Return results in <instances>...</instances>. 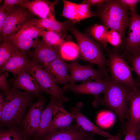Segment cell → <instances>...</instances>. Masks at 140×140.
I'll use <instances>...</instances> for the list:
<instances>
[{"label": "cell", "instance_id": "32", "mask_svg": "<svg viewBox=\"0 0 140 140\" xmlns=\"http://www.w3.org/2000/svg\"><path fill=\"white\" fill-rule=\"evenodd\" d=\"M126 135L123 140H136V137L138 132L136 127L134 125L128 124L125 126Z\"/></svg>", "mask_w": 140, "mask_h": 140}, {"label": "cell", "instance_id": "21", "mask_svg": "<svg viewBox=\"0 0 140 140\" xmlns=\"http://www.w3.org/2000/svg\"><path fill=\"white\" fill-rule=\"evenodd\" d=\"M31 21L34 25L38 28L44 31L46 30L57 32L65 38L68 36L67 31L74 27L75 24L69 20L62 22L50 19L33 18L31 19Z\"/></svg>", "mask_w": 140, "mask_h": 140}, {"label": "cell", "instance_id": "17", "mask_svg": "<svg viewBox=\"0 0 140 140\" xmlns=\"http://www.w3.org/2000/svg\"><path fill=\"white\" fill-rule=\"evenodd\" d=\"M83 106V104L82 103L79 102L75 106L72 107L70 108L76 124L81 129L85 132L96 134L109 138L115 136L100 128L86 117L81 111Z\"/></svg>", "mask_w": 140, "mask_h": 140}, {"label": "cell", "instance_id": "38", "mask_svg": "<svg viewBox=\"0 0 140 140\" xmlns=\"http://www.w3.org/2000/svg\"><path fill=\"white\" fill-rule=\"evenodd\" d=\"M5 104L4 96L3 93H0V116L1 115Z\"/></svg>", "mask_w": 140, "mask_h": 140}, {"label": "cell", "instance_id": "13", "mask_svg": "<svg viewBox=\"0 0 140 140\" xmlns=\"http://www.w3.org/2000/svg\"><path fill=\"white\" fill-rule=\"evenodd\" d=\"M94 134L83 131L76 124L58 129L40 140H95Z\"/></svg>", "mask_w": 140, "mask_h": 140}, {"label": "cell", "instance_id": "14", "mask_svg": "<svg viewBox=\"0 0 140 140\" xmlns=\"http://www.w3.org/2000/svg\"><path fill=\"white\" fill-rule=\"evenodd\" d=\"M64 7L61 16L68 18L74 24L95 15L90 5L85 4H78L66 0H62Z\"/></svg>", "mask_w": 140, "mask_h": 140}, {"label": "cell", "instance_id": "23", "mask_svg": "<svg viewBox=\"0 0 140 140\" xmlns=\"http://www.w3.org/2000/svg\"><path fill=\"white\" fill-rule=\"evenodd\" d=\"M128 107L126 124L132 125L136 127L138 133L140 132V87L133 89L129 99Z\"/></svg>", "mask_w": 140, "mask_h": 140}, {"label": "cell", "instance_id": "9", "mask_svg": "<svg viewBox=\"0 0 140 140\" xmlns=\"http://www.w3.org/2000/svg\"><path fill=\"white\" fill-rule=\"evenodd\" d=\"M67 66L71 74L69 82L71 85H75L78 81L101 80L108 75L106 69L100 68L95 69L93 67L92 64L91 63L83 65L77 61H75L70 63H67Z\"/></svg>", "mask_w": 140, "mask_h": 140}, {"label": "cell", "instance_id": "18", "mask_svg": "<svg viewBox=\"0 0 140 140\" xmlns=\"http://www.w3.org/2000/svg\"><path fill=\"white\" fill-rule=\"evenodd\" d=\"M9 81L13 88L22 90L38 96L43 92L41 88L36 81L25 71Z\"/></svg>", "mask_w": 140, "mask_h": 140}, {"label": "cell", "instance_id": "37", "mask_svg": "<svg viewBox=\"0 0 140 140\" xmlns=\"http://www.w3.org/2000/svg\"><path fill=\"white\" fill-rule=\"evenodd\" d=\"M106 0H85L83 1L82 3L86 4L90 6L94 5L100 6L104 3Z\"/></svg>", "mask_w": 140, "mask_h": 140}, {"label": "cell", "instance_id": "33", "mask_svg": "<svg viewBox=\"0 0 140 140\" xmlns=\"http://www.w3.org/2000/svg\"><path fill=\"white\" fill-rule=\"evenodd\" d=\"M28 0H4L2 5L5 11H6L15 7L21 6V4L27 1Z\"/></svg>", "mask_w": 140, "mask_h": 140}, {"label": "cell", "instance_id": "29", "mask_svg": "<svg viewBox=\"0 0 140 140\" xmlns=\"http://www.w3.org/2000/svg\"><path fill=\"white\" fill-rule=\"evenodd\" d=\"M18 51L9 43L3 42L0 46V67L4 65Z\"/></svg>", "mask_w": 140, "mask_h": 140}, {"label": "cell", "instance_id": "12", "mask_svg": "<svg viewBox=\"0 0 140 140\" xmlns=\"http://www.w3.org/2000/svg\"><path fill=\"white\" fill-rule=\"evenodd\" d=\"M136 10H131L129 31L125 40V51L129 55L140 52V15Z\"/></svg>", "mask_w": 140, "mask_h": 140}, {"label": "cell", "instance_id": "26", "mask_svg": "<svg viewBox=\"0 0 140 140\" xmlns=\"http://www.w3.org/2000/svg\"><path fill=\"white\" fill-rule=\"evenodd\" d=\"M108 28L104 25L95 24L90 27L88 30L89 35L104 47L107 46V36Z\"/></svg>", "mask_w": 140, "mask_h": 140}, {"label": "cell", "instance_id": "34", "mask_svg": "<svg viewBox=\"0 0 140 140\" xmlns=\"http://www.w3.org/2000/svg\"><path fill=\"white\" fill-rule=\"evenodd\" d=\"M8 75V72H0V87L3 94L9 92L11 89L8 86L6 81Z\"/></svg>", "mask_w": 140, "mask_h": 140}, {"label": "cell", "instance_id": "20", "mask_svg": "<svg viewBox=\"0 0 140 140\" xmlns=\"http://www.w3.org/2000/svg\"><path fill=\"white\" fill-rule=\"evenodd\" d=\"M63 103L58 100L57 101L52 121L47 135L58 129L69 127L74 120L72 113L68 112L65 109Z\"/></svg>", "mask_w": 140, "mask_h": 140}, {"label": "cell", "instance_id": "2", "mask_svg": "<svg viewBox=\"0 0 140 140\" xmlns=\"http://www.w3.org/2000/svg\"><path fill=\"white\" fill-rule=\"evenodd\" d=\"M133 89L111 79L108 89L103 98L94 96L93 104L94 107L103 106L113 110L118 117L123 126L127 119L129 96Z\"/></svg>", "mask_w": 140, "mask_h": 140}, {"label": "cell", "instance_id": "3", "mask_svg": "<svg viewBox=\"0 0 140 140\" xmlns=\"http://www.w3.org/2000/svg\"><path fill=\"white\" fill-rule=\"evenodd\" d=\"M128 9L118 0H108L98 6L94 13L100 18L104 25L107 28L118 32L123 40L126 30L129 25Z\"/></svg>", "mask_w": 140, "mask_h": 140}, {"label": "cell", "instance_id": "1", "mask_svg": "<svg viewBox=\"0 0 140 140\" xmlns=\"http://www.w3.org/2000/svg\"><path fill=\"white\" fill-rule=\"evenodd\" d=\"M5 104L0 116L1 127L21 125L26 111L35 95L14 88L4 94Z\"/></svg>", "mask_w": 140, "mask_h": 140}, {"label": "cell", "instance_id": "19", "mask_svg": "<svg viewBox=\"0 0 140 140\" xmlns=\"http://www.w3.org/2000/svg\"><path fill=\"white\" fill-rule=\"evenodd\" d=\"M40 65L50 73L56 83L65 85L69 81L70 76L67 63L61 56L49 63Z\"/></svg>", "mask_w": 140, "mask_h": 140}, {"label": "cell", "instance_id": "16", "mask_svg": "<svg viewBox=\"0 0 140 140\" xmlns=\"http://www.w3.org/2000/svg\"><path fill=\"white\" fill-rule=\"evenodd\" d=\"M33 50L29 52L33 60L40 65L49 63L61 56L59 48L51 46L39 40Z\"/></svg>", "mask_w": 140, "mask_h": 140}, {"label": "cell", "instance_id": "31", "mask_svg": "<svg viewBox=\"0 0 140 140\" xmlns=\"http://www.w3.org/2000/svg\"><path fill=\"white\" fill-rule=\"evenodd\" d=\"M123 40L120 34L117 31L110 29L108 31L107 36V42L115 47H119Z\"/></svg>", "mask_w": 140, "mask_h": 140}, {"label": "cell", "instance_id": "36", "mask_svg": "<svg viewBox=\"0 0 140 140\" xmlns=\"http://www.w3.org/2000/svg\"><path fill=\"white\" fill-rule=\"evenodd\" d=\"M9 12V10L5 11L2 5L0 6V31L5 23Z\"/></svg>", "mask_w": 140, "mask_h": 140}, {"label": "cell", "instance_id": "24", "mask_svg": "<svg viewBox=\"0 0 140 140\" xmlns=\"http://www.w3.org/2000/svg\"><path fill=\"white\" fill-rule=\"evenodd\" d=\"M31 60L26 53L18 51L0 67V72H10L15 78L19 74L25 71Z\"/></svg>", "mask_w": 140, "mask_h": 140}, {"label": "cell", "instance_id": "7", "mask_svg": "<svg viewBox=\"0 0 140 140\" xmlns=\"http://www.w3.org/2000/svg\"><path fill=\"white\" fill-rule=\"evenodd\" d=\"M31 19L17 33L5 38L3 42L9 43L17 50L26 54L34 48L40 40L39 38L43 37L44 30L34 25Z\"/></svg>", "mask_w": 140, "mask_h": 140}, {"label": "cell", "instance_id": "8", "mask_svg": "<svg viewBox=\"0 0 140 140\" xmlns=\"http://www.w3.org/2000/svg\"><path fill=\"white\" fill-rule=\"evenodd\" d=\"M9 10V15L0 31L1 39L13 36L18 32L34 15L26 8L21 6Z\"/></svg>", "mask_w": 140, "mask_h": 140}, {"label": "cell", "instance_id": "30", "mask_svg": "<svg viewBox=\"0 0 140 140\" xmlns=\"http://www.w3.org/2000/svg\"><path fill=\"white\" fill-rule=\"evenodd\" d=\"M128 59L131 65V68L137 75L138 79V82L140 87V52H137L129 55Z\"/></svg>", "mask_w": 140, "mask_h": 140}, {"label": "cell", "instance_id": "11", "mask_svg": "<svg viewBox=\"0 0 140 140\" xmlns=\"http://www.w3.org/2000/svg\"><path fill=\"white\" fill-rule=\"evenodd\" d=\"M111 78L108 75L102 80L95 81L88 80L83 82L79 85H65L64 89L65 92H73L78 94H89L94 96L104 94L109 86Z\"/></svg>", "mask_w": 140, "mask_h": 140}, {"label": "cell", "instance_id": "22", "mask_svg": "<svg viewBox=\"0 0 140 140\" xmlns=\"http://www.w3.org/2000/svg\"><path fill=\"white\" fill-rule=\"evenodd\" d=\"M58 100L51 97L50 102L43 111L38 130L33 140H40L48 135Z\"/></svg>", "mask_w": 140, "mask_h": 140}, {"label": "cell", "instance_id": "10", "mask_svg": "<svg viewBox=\"0 0 140 140\" xmlns=\"http://www.w3.org/2000/svg\"><path fill=\"white\" fill-rule=\"evenodd\" d=\"M36 102H32L28 111L23 118L21 125L23 130L28 139L34 136L39 128L41 115L46 99L43 95H39Z\"/></svg>", "mask_w": 140, "mask_h": 140}, {"label": "cell", "instance_id": "40", "mask_svg": "<svg viewBox=\"0 0 140 140\" xmlns=\"http://www.w3.org/2000/svg\"><path fill=\"white\" fill-rule=\"evenodd\" d=\"M136 140H140V132L138 133L136 137Z\"/></svg>", "mask_w": 140, "mask_h": 140}, {"label": "cell", "instance_id": "15", "mask_svg": "<svg viewBox=\"0 0 140 140\" xmlns=\"http://www.w3.org/2000/svg\"><path fill=\"white\" fill-rule=\"evenodd\" d=\"M58 2V0L52 2L47 0H28L21 6L27 9L39 19L56 20L54 7Z\"/></svg>", "mask_w": 140, "mask_h": 140}, {"label": "cell", "instance_id": "28", "mask_svg": "<svg viewBox=\"0 0 140 140\" xmlns=\"http://www.w3.org/2000/svg\"><path fill=\"white\" fill-rule=\"evenodd\" d=\"M43 40L48 45L59 48L66 41L60 34L50 31H44L42 37Z\"/></svg>", "mask_w": 140, "mask_h": 140}, {"label": "cell", "instance_id": "27", "mask_svg": "<svg viewBox=\"0 0 140 140\" xmlns=\"http://www.w3.org/2000/svg\"><path fill=\"white\" fill-rule=\"evenodd\" d=\"M15 126L1 130L0 140H27L23 130Z\"/></svg>", "mask_w": 140, "mask_h": 140}, {"label": "cell", "instance_id": "5", "mask_svg": "<svg viewBox=\"0 0 140 140\" xmlns=\"http://www.w3.org/2000/svg\"><path fill=\"white\" fill-rule=\"evenodd\" d=\"M109 57L108 66L113 81L128 86L133 89L139 87L138 82L134 79L131 67L124 57L115 49L107 50Z\"/></svg>", "mask_w": 140, "mask_h": 140}, {"label": "cell", "instance_id": "25", "mask_svg": "<svg viewBox=\"0 0 140 140\" xmlns=\"http://www.w3.org/2000/svg\"><path fill=\"white\" fill-rule=\"evenodd\" d=\"M59 52L61 57L65 60H75L80 54L77 44L72 41H66L60 47Z\"/></svg>", "mask_w": 140, "mask_h": 140}, {"label": "cell", "instance_id": "4", "mask_svg": "<svg viewBox=\"0 0 140 140\" xmlns=\"http://www.w3.org/2000/svg\"><path fill=\"white\" fill-rule=\"evenodd\" d=\"M70 31L76 40L81 58L97 65L99 68L106 69L108 61L100 46L88 34L80 32L74 27Z\"/></svg>", "mask_w": 140, "mask_h": 140}, {"label": "cell", "instance_id": "6", "mask_svg": "<svg viewBox=\"0 0 140 140\" xmlns=\"http://www.w3.org/2000/svg\"><path fill=\"white\" fill-rule=\"evenodd\" d=\"M36 81L42 92L62 102L69 99L64 95V88L59 87L50 73L39 64L31 59L26 69Z\"/></svg>", "mask_w": 140, "mask_h": 140}, {"label": "cell", "instance_id": "35", "mask_svg": "<svg viewBox=\"0 0 140 140\" xmlns=\"http://www.w3.org/2000/svg\"><path fill=\"white\" fill-rule=\"evenodd\" d=\"M118 1L131 10L136 9L137 4L138 3H140V0H118Z\"/></svg>", "mask_w": 140, "mask_h": 140}, {"label": "cell", "instance_id": "39", "mask_svg": "<svg viewBox=\"0 0 140 140\" xmlns=\"http://www.w3.org/2000/svg\"><path fill=\"white\" fill-rule=\"evenodd\" d=\"M120 135L117 136H114L113 137L109 138L106 140H120Z\"/></svg>", "mask_w": 140, "mask_h": 140}]
</instances>
